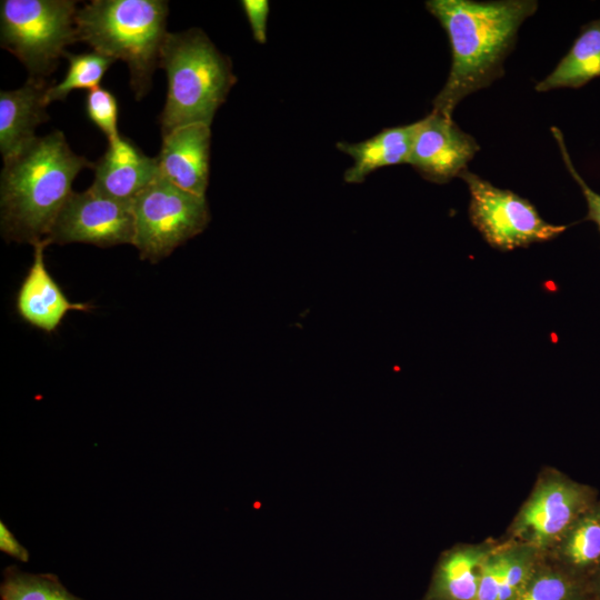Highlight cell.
I'll return each mask as SVG.
<instances>
[{
  "instance_id": "cell-1",
  "label": "cell",
  "mask_w": 600,
  "mask_h": 600,
  "mask_svg": "<svg viewBox=\"0 0 600 600\" xmlns=\"http://www.w3.org/2000/svg\"><path fill=\"white\" fill-rule=\"evenodd\" d=\"M538 7L536 0L427 1V10L444 29L451 49L450 71L432 110L452 118L466 97L501 78L519 28Z\"/></svg>"
},
{
  "instance_id": "cell-2",
  "label": "cell",
  "mask_w": 600,
  "mask_h": 600,
  "mask_svg": "<svg viewBox=\"0 0 600 600\" xmlns=\"http://www.w3.org/2000/svg\"><path fill=\"white\" fill-rule=\"evenodd\" d=\"M94 163L74 153L61 131L37 137L3 161L0 174V224L4 239L19 243L44 240L72 182Z\"/></svg>"
},
{
  "instance_id": "cell-3",
  "label": "cell",
  "mask_w": 600,
  "mask_h": 600,
  "mask_svg": "<svg viewBox=\"0 0 600 600\" xmlns=\"http://www.w3.org/2000/svg\"><path fill=\"white\" fill-rule=\"evenodd\" d=\"M168 1L93 0L76 16L78 41L127 63L137 100L149 93L168 34Z\"/></svg>"
},
{
  "instance_id": "cell-4",
  "label": "cell",
  "mask_w": 600,
  "mask_h": 600,
  "mask_svg": "<svg viewBox=\"0 0 600 600\" xmlns=\"http://www.w3.org/2000/svg\"><path fill=\"white\" fill-rule=\"evenodd\" d=\"M159 67L168 79L167 99L160 114L162 137L192 123L210 126L237 81L230 59L197 28L168 32Z\"/></svg>"
},
{
  "instance_id": "cell-5",
  "label": "cell",
  "mask_w": 600,
  "mask_h": 600,
  "mask_svg": "<svg viewBox=\"0 0 600 600\" xmlns=\"http://www.w3.org/2000/svg\"><path fill=\"white\" fill-rule=\"evenodd\" d=\"M73 0H2L0 43L27 68L30 76L51 74L66 47L78 41Z\"/></svg>"
},
{
  "instance_id": "cell-6",
  "label": "cell",
  "mask_w": 600,
  "mask_h": 600,
  "mask_svg": "<svg viewBox=\"0 0 600 600\" xmlns=\"http://www.w3.org/2000/svg\"><path fill=\"white\" fill-rule=\"evenodd\" d=\"M133 246L152 263L201 233L210 221L206 197L184 191L159 178L132 202Z\"/></svg>"
},
{
  "instance_id": "cell-7",
  "label": "cell",
  "mask_w": 600,
  "mask_h": 600,
  "mask_svg": "<svg viewBox=\"0 0 600 600\" xmlns=\"http://www.w3.org/2000/svg\"><path fill=\"white\" fill-rule=\"evenodd\" d=\"M459 178L469 189L470 221L494 249L511 251L527 248L553 240L569 228L546 221L528 199L500 189L468 169Z\"/></svg>"
},
{
  "instance_id": "cell-8",
  "label": "cell",
  "mask_w": 600,
  "mask_h": 600,
  "mask_svg": "<svg viewBox=\"0 0 600 600\" xmlns=\"http://www.w3.org/2000/svg\"><path fill=\"white\" fill-rule=\"evenodd\" d=\"M133 239L132 203L108 198L90 187L70 194L46 238L49 244L79 242L101 248L133 244Z\"/></svg>"
},
{
  "instance_id": "cell-9",
  "label": "cell",
  "mask_w": 600,
  "mask_h": 600,
  "mask_svg": "<svg viewBox=\"0 0 600 600\" xmlns=\"http://www.w3.org/2000/svg\"><path fill=\"white\" fill-rule=\"evenodd\" d=\"M597 500L596 490L589 486L559 476L551 478L536 489L522 508L518 532L536 547L558 544Z\"/></svg>"
},
{
  "instance_id": "cell-10",
  "label": "cell",
  "mask_w": 600,
  "mask_h": 600,
  "mask_svg": "<svg viewBox=\"0 0 600 600\" xmlns=\"http://www.w3.org/2000/svg\"><path fill=\"white\" fill-rule=\"evenodd\" d=\"M418 122L408 164L434 183L459 178L480 150L479 143L452 118L433 110Z\"/></svg>"
},
{
  "instance_id": "cell-11",
  "label": "cell",
  "mask_w": 600,
  "mask_h": 600,
  "mask_svg": "<svg viewBox=\"0 0 600 600\" xmlns=\"http://www.w3.org/2000/svg\"><path fill=\"white\" fill-rule=\"evenodd\" d=\"M210 126L192 123L162 137L156 157L159 176L190 193L206 197L209 181Z\"/></svg>"
},
{
  "instance_id": "cell-12",
  "label": "cell",
  "mask_w": 600,
  "mask_h": 600,
  "mask_svg": "<svg viewBox=\"0 0 600 600\" xmlns=\"http://www.w3.org/2000/svg\"><path fill=\"white\" fill-rule=\"evenodd\" d=\"M49 246L41 240L33 246V261L16 298L19 317L31 327L54 332L69 311H91L90 303L71 302L46 268L43 251Z\"/></svg>"
},
{
  "instance_id": "cell-13",
  "label": "cell",
  "mask_w": 600,
  "mask_h": 600,
  "mask_svg": "<svg viewBox=\"0 0 600 600\" xmlns=\"http://www.w3.org/2000/svg\"><path fill=\"white\" fill-rule=\"evenodd\" d=\"M90 188L108 198L132 203L159 178L157 158L146 156L130 139L120 134L108 142L104 154L94 163Z\"/></svg>"
},
{
  "instance_id": "cell-14",
  "label": "cell",
  "mask_w": 600,
  "mask_h": 600,
  "mask_svg": "<svg viewBox=\"0 0 600 600\" xmlns=\"http://www.w3.org/2000/svg\"><path fill=\"white\" fill-rule=\"evenodd\" d=\"M51 83L29 77L18 89L0 92V151L3 161L36 139L38 126L49 120L46 94Z\"/></svg>"
},
{
  "instance_id": "cell-15",
  "label": "cell",
  "mask_w": 600,
  "mask_h": 600,
  "mask_svg": "<svg viewBox=\"0 0 600 600\" xmlns=\"http://www.w3.org/2000/svg\"><path fill=\"white\" fill-rule=\"evenodd\" d=\"M419 122L386 128L359 143L339 142L337 148L350 156L353 164L344 172L348 183H360L372 171L408 163Z\"/></svg>"
},
{
  "instance_id": "cell-16",
  "label": "cell",
  "mask_w": 600,
  "mask_h": 600,
  "mask_svg": "<svg viewBox=\"0 0 600 600\" xmlns=\"http://www.w3.org/2000/svg\"><path fill=\"white\" fill-rule=\"evenodd\" d=\"M600 77V18L581 26L569 51L534 90L579 89Z\"/></svg>"
},
{
  "instance_id": "cell-17",
  "label": "cell",
  "mask_w": 600,
  "mask_h": 600,
  "mask_svg": "<svg viewBox=\"0 0 600 600\" xmlns=\"http://www.w3.org/2000/svg\"><path fill=\"white\" fill-rule=\"evenodd\" d=\"M490 552L468 547L444 554L424 600H476L481 567Z\"/></svg>"
},
{
  "instance_id": "cell-18",
  "label": "cell",
  "mask_w": 600,
  "mask_h": 600,
  "mask_svg": "<svg viewBox=\"0 0 600 600\" xmlns=\"http://www.w3.org/2000/svg\"><path fill=\"white\" fill-rule=\"evenodd\" d=\"M557 557L559 567L586 580L600 566V500L558 542Z\"/></svg>"
},
{
  "instance_id": "cell-19",
  "label": "cell",
  "mask_w": 600,
  "mask_h": 600,
  "mask_svg": "<svg viewBox=\"0 0 600 600\" xmlns=\"http://www.w3.org/2000/svg\"><path fill=\"white\" fill-rule=\"evenodd\" d=\"M588 582L558 564L538 563L532 576L514 600H589Z\"/></svg>"
},
{
  "instance_id": "cell-20",
  "label": "cell",
  "mask_w": 600,
  "mask_h": 600,
  "mask_svg": "<svg viewBox=\"0 0 600 600\" xmlns=\"http://www.w3.org/2000/svg\"><path fill=\"white\" fill-rule=\"evenodd\" d=\"M1 600H83L61 583L53 573H29L17 566L3 570Z\"/></svg>"
},
{
  "instance_id": "cell-21",
  "label": "cell",
  "mask_w": 600,
  "mask_h": 600,
  "mask_svg": "<svg viewBox=\"0 0 600 600\" xmlns=\"http://www.w3.org/2000/svg\"><path fill=\"white\" fill-rule=\"evenodd\" d=\"M69 61V69L64 79L58 84L49 87L46 94V103L49 106L53 101L64 100L70 91L74 89H94L99 87L106 71L113 63V59L92 51L73 54L64 52Z\"/></svg>"
},
{
  "instance_id": "cell-22",
  "label": "cell",
  "mask_w": 600,
  "mask_h": 600,
  "mask_svg": "<svg viewBox=\"0 0 600 600\" xmlns=\"http://www.w3.org/2000/svg\"><path fill=\"white\" fill-rule=\"evenodd\" d=\"M501 571V589L499 600H514L530 577L538 563L533 552L524 549L504 550Z\"/></svg>"
},
{
  "instance_id": "cell-23",
  "label": "cell",
  "mask_w": 600,
  "mask_h": 600,
  "mask_svg": "<svg viewBox=\"0 0 600 600\" xmlns=\"http://www.w3.org/2000/svg\"><path fill=\"white\" fill-rule=\"evenodd\" d=\"M86 112L90 121L103 132L109 141L120 136L118 131V102L114 94L103 88L89 90Z\"/></svg>"
},
{
  "instance_id": "cell-24",
  "label": "cell",
  "mask_w": 600,
  "mask_h": 600,
  "mask_svg": "<svg viewBox=\"0 0 600 600\" xmlns=\"http://www.w3.org/2000/svg\"><path fill=\"white\" fill-rule=\"evenodd\" d=\"M551 132L558 143L559 150L562 156V160L564 162V166L568 172L573 178L576 183L580 187L581 192L584 197V200L587 203V214L583 220L596 223L600 232V193L591 189L590 186L584 181V179L578 172V170L574 168L573 162L568 152L561 130L557 127H552Z\"/></svg>"
},
{
  "instance_id": "cell-25",
  "label": "cell",
  "mask_w": 600,
  "mask_h": 600,
  "mask_svg": "<svg viewBox=\"0 0 600 600\" xmlns=\"http://www.w3.org/2000/svg\"><path fill=\"white\" fill-rule=\"evenodd\" d=\"M502 563V551L488 554L481 567L476 600H499Z\"/></svg>"
},
{
  "instance_id": "cell-26",
  "label": "cell",
  "mask_w": 600,
  "mask_h": 600,
  "mask_svg": "<svg viewBox=\"0 0 600 600\" xmlns=\"http://www.w3.org/2000/svg\"><path fill=\"white\" fill-rule=\"evenodd\" d=\"M241 6L248 18L254 40L264 43L267 40L269 2L267 0H243Z\"/></svg>"
},
{
  "instance_id": "cell-27",
  "label": "cell",
  "mask_w": 600,
  "mask_h": 600,
  "mask_svg": "<svg viewBox=\"0 0 600 600\" xmlns=\"http://www.w3.org/2000/svg\"><path fill=\"white\" fill-rule=\"evenodd\" d=\"M0 550L22 562L29 560V551L17 540L2 520L0 521Z\"/></svg>"
},
{
  "instance_id": "cell-28",
  "label": "cell",
  "mask_w": 600,
  "mask_h": 600,
  "mask_svg": "<svg viewBox=\"0 0 600 600\" xmlns=\"http://www.w3.org/2000/svg\"><path fill=\"white\" fill-rule=\"evenodd\" d=\"M588 590L592 600H600V566L588 577Z\"/></svg>"
},
{
  "instance_id": "cell-29",
  "label": "cell",
  "mask_w": 600,
  "mask_h": 600,
  "mask_svg": "<svg viewBox=\"0 0 600 600\" xmlns=\"http://www.w3.org/2000/svg\"><path fill=\"white\" fill-rule=\"evenodd\" d=\"M589 600H591V598Z\"/></svg>"
},
{
  "instance_id": "cell-30",
  "label": "cell",
  "mask_w": 600,
  "mask_h": 600,
  "mask_svg": "<svg viewBox=\"0 0 600 600\" xmlns=\"http://www.w3.org/2000/svg\"><path fill=\"white\" fill-rule=\"evenodd\" d=\"M592 600V599H591Z\"/></svg>"
}]
</instances>
